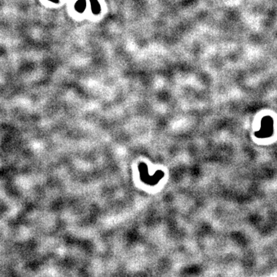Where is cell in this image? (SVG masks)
Instances as JSON below:
<instances>
[{"mask_svg": "<svg viewBox=\"0 0 277 277\" xmlns=\"http://www.w3.org/2000/svg\"><path fill=\"white\" fill-rule=\"evenodd\" d=\"M90 3H91L92 10H93L94 14H99L101 10L100 5L97 0H90Z\"/></svg>", "mask_w": 277, "mask_h": 277, "instance_id": "6da1fadb", "label": "cell"}, {"mask_svg": "<svg viewBox=\"0 0 277 277\" xmlns=\"http://www.w3.org/2000/svg\"><path fill=\"white\" fill-rule=\"evenodd\" d=\"M86 0H78L75 7H76V9L78 12L82 13L86 9Z\"/></svg>", "mask_w": 277, "mask_h": 277, "instance_id": "7a4b0ae2", "label": "cell"}, {"mask_svg": "<svg viewBox=\"0 0 277 277\" xmlns=\"http://www.w3.org/2000/svg\"><path fill=\"white\" fill-rule=\"evenodd\" d=\"M49 1H51V2H58V0H49Z\"/></svg>", "mask_w": 277, "mask_h": 277, "instance_id": "3957f363", "label": "cell"}]
</instances>
